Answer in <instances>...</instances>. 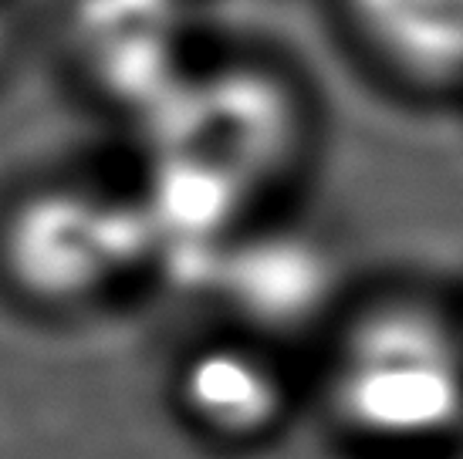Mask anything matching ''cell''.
<instances>
[{
  "label": "cell",
  "instance_id": "1",
  "mask_svg": "<svg viewBox=\"0 0 463 459\" xmlns=\"http://www.w3.org/2000/svg\"><path fill=\"white\" fill-rule=\"evenodd\" d=\"M328 433L359 459H437L463 443V311L423 281L359 284L308 358Z\"/></svg>",
  "mask_w": 463,
  "mask_h": 459
},
{
  "label": "cell",
  "instance_id": "2",
  "mask_svg": "<svg viewBox=\"0 0 463 459\" xmlns=\"http://www.w3.org/2000/svg\"><path fill=\"white\" fill-rule=\"evenodd\" d=\"M159 270L132 183L41 173L0 196V294L52 324L105 314Z\"/></svg>",
  "mask_w": 463,
  "mask_h": 459
},
{
  "label": "cell",
  "instance_id": "3",
  "mask_svg": "<svg viewBox=\"0 0 463 459\" xmlns=\"http://www.w3.org/2000/svg\"><path fill=\"white\" fill-rule=\"evenodd\" d=\"M149 118L156 149L213 166L264 210H278L318 149V108L305 78L270 54H227L194 64Z\"/></svg>",
  "mask_w": 463,
  "mask_h": 459
},
{
  "label": "cell",
  "instance_id": "4",
  "mask_svg": "<svg viewBox=\"0 0 463 459\" xmlns=\"http://www.w3.org/2000/svg\"><path fill=\"white\" fill-rule=\"evenodd\" d=\"M163 389L180 433L223 459L274 449L311 406L305 358L217 318L176 348Z\"/></svg>",
  "mask_w": 463,
  "mask_h": 459
},
{
  "label": "cell",
  "instance_id": "5",
  "mask_svg": "<svg viewBox=\"0 0 463 459\" xmlns=\"http://www.w3.org/2000/svg\"><path fill=\"white\" fill-rule=\"evenodd\" d=\"M217 321L260 334L305 361L352 301L338 243L270 210L233 237L206 274Z\"/></svg>",
  "mask_w": 463,
  "mask_h": 459
},
{
  "label": "cell",
  "instance_id": "6",
  "mask_svg": "<svg viewBox=\"0 0 463 459\" xmlns=\"http://www.w3.org/2000/svg\"><path fill=\"white\" fill-rule=\"evenodd\" d=\"M365 75L416 105L463 102V0H328Z\"/></svg>",
  "mask_w": 463,
  "mask_h": 459
},
{
  "label": "cell",
  "instance_id": "7",
  "mask_svg": "<svg viewBox=\"0 0 463 459\" xmlns=\"http://www.w3.org/2000/svg\"><path fill=\"white\" fill-rule=\"evenodd\" d=\"M14 61H17V21L0 4V85H4V78L11 75Z\"/></svg>",
  "mask_w": 463,
  "mask_h": 459
},
{
  "label": "cell",
  "instance_id": "8",
  "mask_svg": "<svg viewBox=\"0 0 463 459\" xmlns=\"http://www.w3.org/2000/svg\"><path fill=\"white\" fill-rule=\"evenodd\" d=\"M437 459H463V446L450 449V453H443V456H437Z\"/></svg>",
  "mask_w": 463,
  "mask_h": 459
},
{
  "label": "cell",
  "instance_id": "9",
  "mask_svg": "<svg viewBox=\"0 0 463 459\" xmlns=\"http://www.w3.org/2000/svg\"><path fill=\"white\" fill-rule=\"evenodd\" d=\"M457 301H460V311H463V294H457Z\"/></svg>",
  "mask_w": 463,
  "mask_h": 459
},
{
  "label": "cell",
  "instance_id": "10",
  "mask_svg": "<svg viewBox=\"0 0 463 459\" xmlns=\"http://www.w3.org/2000/svg\"><path fill=\"white\" fill-rule=\"evenodd\" d=\"M460 446H463V443H460Z\"/></svg>",
  "mask_w": 463,
  "mask_h": 459
}]
</instances>
